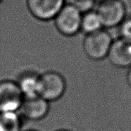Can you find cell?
I'll use <instances>...</instances> for the list:
<instances>
[{
  "mask_svg": "<svg viewBox=\"0 0 131 131\" xmlns=\"http://www.w3.org/2000/svg\"><path fill=\"white\" fill-rule=\"evenodd\" d=\"M83 12L73 4L66 3L53 19L57 31L65 37H73L80 32Z\"/></svg>",
  "mask_w": 131,
  "mask_h": 131,
  "instance_id": "obj_1",
  "label": "cell"
},
{
  "mask_svg": "<svg viewBox=\"0 0 131 131\" xmlns=\"http://www.w3.org/2000/svg\"><path fill=\"white\" fill-rule=\"evenodd\" d=\"M66 88V80L59 73L47 71L39 75L38 95L48 102L60 99L64 94Z\"/></svg>",
  "mask_w": 131,
  "mask_h": 131,
  "instance_id": "obj_2",
  "label": "cell"
},
{
  "mask_svg": "<svg viewBox=\"0 0 131 131\" xmlns=\"http://www.w3.org/2000/svg\"><path fill=\"white\" fill-rule=\"evenodd\" d=\"M113 39L104 30L86 35L83 40L84 52L89 59L99 61L107 57Z\"/></svg>",
  "mask_w": 131,
  "mask_h": 131,
  "instance_id": "obj_3",
  "label": "cell"
},
{
  "mask_svg": "<svg viewBox=\"0 0 131 131\" xmlns=\"http://www.w3.org/2000/svg\"><path fill=\"white\" fill-rule=\"evenodd\" d=\"M103 28L118 26L126 16L125 4L121 0H103L97 9Z\"/></svg>",
  "mask_w": 131,
  "mask_h": 131,
  "instance_id": "obj_4",
  "label": "cell"
},
{
  "mask_svg": "<svg viewBox=\"0 0 131 131\" xmlns=\"http://www.w3.org/2000/svg\"><path fill=\"white\" fill-rule=\"evenodd\" d=\"M23 98L17 83L12 80L0 82V113L18 111Z\"/></svg>",
  "mask_w": 131,
  "mask_h": 131,
  "instance_id": "obj_5",
  "label": "cell"
},
{
  "mask_svg": "<svg viewBox=\"0 0 131 131\" xmlns=\"http://www.w3.org/2000/svg\"><path fill=\"white\" fill-rule=\"evenodd\" d=\"M66 4V0H26L29 13L40 21L53 20Z\"/></svg>",
  "mask_w": 131,
  "mask_h": 131,
  "instance_id": "obj_6",
  "label": "cell"
},
{
  "mask_svg": "<svg viewBox=\"0 0 131 131\" xmlns=\"http://www.w3.org/2000/svg\"><path fill=\"white\" fill-rule=\"evenodd\" d=\"M107 58L116 67H131V40L121 37L113 40Z\"/></svg>",
  "mask_w": 131,
  "mask_h": 131,
  "instance_id": "obj_7",
  "label": "cell"
},
{
  "mask_svg": "<svg viewBox=\"0 0 131 131\" xmlns=\"http://www.w3.org/2000/svg\"><path fill=\"white\" fill-rule=\"evenodd\" d=\"M19 111L23 116L31 121L44 118L49 111V102L40 96L23 98Z\"/></svg>",
  "mask_w": 131,
  "mask_h": 131,
  "instance_id": "obj_8",
  "label": "cell"
},
{
  "mask_svg": "<svg viewBox=\"0 0 131 131\" xmlns=\"http://www.w3.org/2000/svg\"><path fill=\"white\" fill-rule=\"evenodd\" d=\"M102 28V23L97 11L88 10L83 12L81 18L80 32H83L86 35L99 31Z\"/></svg>",
  "mask_w": 131,
  "mask_h": 131,
  "instance_id": "obj_9",
  "label": "cell"
},
{
  "mask_svg": "<svg viewBox=\"0 0 131 131\" xmlns=\"http://www.w3.org/2000/svg\"><path fill=\"white\" fill-rule=\"evenodd\" d=\"M17 84L24 98L39 96V75L33 73L24 75L17 82Z\"/></svg>",
  "mask_w": 131,
  "mask_h": 131,
  "instance_id": "obj_10",
  "label": "cell"
},
{
  "mask_svg": "<svg viewBox=\"0 0 131 131\" xmlns=\"http://www.w3.org/2000/svg\"><path fill=\"white\" fill-rule=\"evenodd\" d=\"M21 122L17 112L0 113V131H20Z\"/></svg>",
  "mask_w": 131,
  "mask_h": 131,
  "instance_id": "obj_11",
  "label": "cell"
},
{
  "mask_svg": "<svg viewBox=\"0 0 131 131\" xmlns=\"http://www.w3.org/2000/svg\"><path fill=\"white\" fill-rule=\"evenodd\" d=\"M118 26L120 27L121 37L131 40V16H125Z\"/></svg>",
  "mask_w": 131,
  "mask_h": 131,
  "instance_id": "obj_12",
  "label": "cell"
},
{
  "mask_svg": "<svg viewBox=\"0 0 131 131\" xmlns=\"http://www.w3.org/2000/svg\"><path fill=\"white\" fill-rule=\"evenodd\" d=\"M127 82H128V85L131 88V67L129 68V71L127 74Z\"/></svg>",
  "mask_w": 131,
  "mask_h": 131,
  "instance_id": "obj_13",
  "label": "cell"
},
{
  "mask_svg": "<svg viewBox=\"0 0 131 131\" xmlns=\"http://www.w3.org/2000/svg\"><path fill=\"white\" fill-rule=\"evenodd\" d=\"M56 131H70L69 130H56Z\"/></svg>",
  "mask_w": 131,
  "mask_h": 131,
  "instance_id": "obj_14",
  "label": "cell"
},
{
  "mask_svg": "<svg viewBox=\"0 0 131 131\" xmlns=\"http://www.w3.org/2000/svg\"><path fill=\"white\" fill-rule=\"evenodd\" d=\"M2 2H3V0H0V4L2 3Z\"/></svg>",
  "mask_w": 131,
  "mask_h": 131,
  "instance_id": "obj_15",
  "label": "cell"
},
{
  "mask_svg": "<svg viewBox=\"0 0 131 131\" xmlns=\"http://www.w3.org/2000/svg\"><path fill=\"white\" fill-rule=\"evenodd\" d=\"M100 2H101V1H103V0H100Z\"/></svg>",
  "mask_w": 131,
  "mask_h": 131,
  "instance_id": "obj_16",
  "label": "cell"
}]
</instances>
